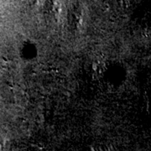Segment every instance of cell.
<instances>
[{
	"label": "cell",
	"instance_id": "obj_1",
	"mask_svg": "<svg viewBox=\"0 0 151 151\" xmlns=\"http://www.w3.org/2000/svg\"><path fill=\"white\" fill-rule=\"evenodd\" d=\"M94 67H93V70H94V72L97 74V75H103V73L105 71V67H106V65L104 64V62L103 61H96L95 63H94Z\"/></svg>",
	"mask_w": 151,
	"mask_h": 151
}]
</instances>
